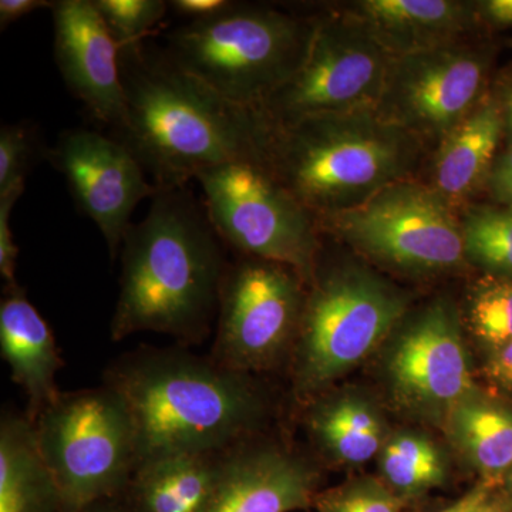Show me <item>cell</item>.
Wrapping results in <instances>:
<instances>
[{"mask_svg": "<svg viewBox=\"0 0 512 512\" xmlns=\"http://www.w3.org/2000/svg\"><path fill=\"white\" fill-rule=\"evenodd\" d=\"M120 60L126 111L114 138L160 190L228 161H262L269 126L259 111L224 99L144 43L121 49Z\"/></svg>", "mask_w": 512, "mask_h": 512, "instance_id": "cell-1", "label": "cell"}, {"mask_svg": "<svg viewBox=\"0 0 512 512\" xmlns=\"http://www.w3.org/2000/svg\"><path fill=\"white\" fill-rule=\"evenodd\" d=\"M120 293L110 336L140 332L200 342L218 315L227 265L204 205L185 187L158 190L121 245Z\"/></svg>", "mask_w": 512, "mask_h": 512, "instance_id": "cell-2", "label": "cell"}, {"mask_svg": "<svg viewBox=\"0 0 512 512\" xmlns=\"http://www.w3.org/2000/svg\"><path fill=\"white\" fill-rule=\"evenodd\" d=\"M104 384L133 421L140 463L222 453L249 440L265 416L264 394L251 375L181 349L127 353L111 363Z\"/></svg>", "mask_w": 512, "mask_h": 512, "instance_id": "cell-3", "label": "cell"}, {"mask_svg": "<svg viewBox=\"0 0 512 512\" xmlns=\"http://www.w3.org/2000/svg\"><path fill=\"white\" fill-rule=\"evenodd\" d=\"M419 156V137L367 109L269 126L262 163L319 222L406 180Z\"/></svg>", "mask_w": 512, "mask_h": 512, "instance_id": "cell-4", "label": "cell"}, {"mask_svg": "<svg viewBox=\"0 0 512 512\" xmlns=\"http://www.w3.org/2000/svg\"><path fill=\"white\" fill-rule=\"evenodd\" d=\"M318 20L232 2L168 33L163 52L224 99L259 111L302 66Z\"/></svg>", "mask_w": 512, "mask_h": 512, "instance_id": "cell-5", "label": "cell"}, {"mask_svg": "<svg viewBox=\"0 0 512 512\" xmlns=\"http://www.w3.org/2000/svg\"><path fill=\"white\" fill-rule=\"evenodd\" d=\"M306 292L293 377L312 396L359 365L392 335L406 299L379 275L356 265L315 271Z\"/></svg>", "mask_w": 512, "mask_h": 512, "instance_id": "cell-6", "label": "cell"}, {"mask_svg": "<svg viewBox=\"0 0 512 512\" xmlns=\"http://www.w3.org/2000/svg\"><path fill=\"white\" fill-rule=\"evenodd\" d=\"M32 421L64 512L124 494L140 456L133 421L109 386L60 393Z\"/></svg>", "mask_w": 512, "mask_h": 512, "instance_id": "cell-7", "label": "cell"}, {"mask_svg": "<svg viewBox=\"0 0 512 512\" xmlns=\"http://www.w3.org/2000/svg\"><path fill=\"white\" fill-rule=\"evenodd\" d=\"M222 242L244 256L295 269L311 282L318 266V221L261 160L228 161L195 177Z\"/></svg>", "mask_w": 512, "mask_h": 512, "instance_id": "cell-8", "label": "cell"}, {"mask_svg": "<svg viewBox=\"0 0 512 512\" xmlns=\"http://www.w3.org/2000/svg\"><path fill=\"white\" fill-rule=\"evenodd\" d=\"M379 264L409 274H439L466 259L463 228L434 190L404 180L319 221Z\"/></svg>", "mask_w": 512, "mask_h": 512, "instance_id": "cell-9", "label": "cell"}, {"mask_svg": "<svg viewBox=\"0 0 512 512\" xmlns=\"http://www.w3.org/2000/svg\"><path fill=\"white\" fill-rule=\"evenodd\" d=\"M392 57L355 16L319 18L298 72L259 113L269 126L323 114L376 109Z\"/></svg>", "mask_w": 512, "mask_h": 512, "instance_id": "cell-10", "label": "cell"}, {"mask_svg": "<svg viewBox=\"0 0 512 512\" xmlns=\"http://www.w3.org/2000/svg\"><path fill=\"white\" fill-rule=\"evenodd\" d=\"M303 284L295 269L265 259L244 256L227 266L212 359L245 375L274 365L298 338Z\"/></svg>", "mask_w": 512, "mask_h": 512, "instance_id": "cell-11", "label": "cell"}, {"mask_svg": "<svg viewBox=\"0 0 512 512\" xmlns=\"http://www.w3.org/2000/svg\"><path fill=\"white\" fill-rule=\"evenodd\" d=\"M485 76L483 53L466 43L392 57L376 110L420 140L441 141L477 106Z\"/></svg>", "mask_w": 512, "mask_h": 512, "instance_id": "cell-12", "label": "cell"}, {"mask_svg": "<svg viewBox=\"0 0 512 512\" xmlns=\"http://www.w3.org/2000/svg\"><path fill=\"white\" fill-rule=\"evenodd\" d=\"M456 306L437 299L396 333L386 357L394 396L407 409L447 417L474 390Z\"/></svg>", "mask_w": 512, "mask_h": 512, "instance_id": "cell-13", "label": "cell"}, {"mask_svg": "<svg viewBox=\"0 0 512 512\" xmlns=\"http://www.w3.org/2000/svg\"><path fill=\"white\" fill-rule=\"evenodd\" d=\"M45 156L66 178L77 207L99 227L116 258L138 202L153 198L160 188L147 180L120 141L97 131H64Z\"/></svg>", "mask_w": 512, "mask_h": 512, "instance_id": "cell-14", "label": "cell"}, {"mask_svg": "<svg viewBox=\"0 0 512 512\" xmlns=\"http://www.w3.org/2000/svg\"><path fill=\"white\" fill-rule=\"evenodd\" d=\"M52 12L56 62L64 82L94 119L114 130L126 111L119 43L94 0H59Z\"/></svg>", "mask_w": 512, "mask_h": 512, "instance_id": "cell-15", "label": "cell"}, {"mask_svg": "<svg viewBox=\"0 0 512 512\" xmlns=\"http://www.w3.org/2000/svg\"><path fill=\"white\" fill-rule=\"evenodd\" d=\"M319 474L305 457L276 444L244 441L225 451L207 512L308 510Z\"/></svg>", "mask_w": 512, "mask_h": 512, "instance_id": "cell-16", "label": "cell"}, {"mask_svg": "<svg viewBox=\"0 0 512 512\" xmlns=\"http://www.w3.org/2000/svg\"><path fill=\"white\" fill-rule=\"evenodd\" d=\"M474 9L458 0H363L352 16L387 55L400 57L461 42L473 28Z\"/></svg>", "mask_w": 512, "mask_h": 512, "instance_id": "cell-17", "label": "cell"}, {"mask_svg": "<svg viewBox=\"0 0 512 512\" xmlns=\"http://www.w3.org/2000/svg\"><path fill=\"white\" fill-rule=\"evenodd\" d=\"M0 350L13 382L29 399V419L57 399L56 375L63 367L55 335L19 285L0 302Z\"/></svg>", "mask_w": 512, "mask_h": 512, "instance_id": "cell-18", "label": "cell"}, {"mask_svg": "<svg viewBox=\"0 0 512 512\" xmlns=\"http://www.w3.org/2000/svg\"><path fill=\"white\" fill-rule=\"evenodd\" d=\"M224 454H174L143 461L124 491L128 507L134 512H207Z\"/></svg>", "mask_w": 512, "mask_h": 512, "instance_id": "cell-19", "label": "cell"}, {"mask_svg": "<svg viewBox=\"0 0 512 512\" xmlns=\"http://www.w3.org/2000/svg\"><path fill=\"white\" fill-rule=\"evenodd\" d=\"M505 131L503 107L481 101L440 141L434 161V190L451 205L488 177Z\"/></svg>", "mask_w": 512, "mask_h": 512, "instance_id": "cell-20", "label": "cell"}, {"mask_svg": "<svg viewBox=\"0 0 512 512\" xmlns=\"http://www.w3.org/2000/svg\"><path fill=\"white\" fill-rule=\"evenodd\" d=\"M0 512H64L29 416L6 413L0 421Z\"/></svg>", "mask_w": 512, "mask_h": 512, "instance_id": "cell-21", "label": "cell"}, {"mask_svg": "<svg viewBox=\"0 0 512 512\" xmlns=\"http://www.w3.org/2000/svg\"><path fill=\"white\" fill-rule=\"evenodd\" d=\"M447 423L481 483L501 485L512 464V410L474 392L451 410Z\"/></svg>", "mask_w": 512, "mask_h": 512, "instance_id": "cell-22", "label": "cell"}, {"mask_svg": "<svg viewBox=\"0 0 512 512\" xmlns=\"http://www.w3.org/2000/svg\"><path fill=\"white\" fill-rule=\"evenodd\" d=\"M309 429L320 448L340 463H366L384 446L382 419L360 394L345 393L315 403Z\"/></svg>", "mask_w": 512, "mask_h": 512, "instance_id": "cell-23", "label": "cell"}, {"mask_svg": "<svg viewBox=\"0 0 512 512\" xmlns=\"http://www.w3.org/2000/svg\"><path fill=\"white\" fill-rule=\"evenodd\" d=\"M383 481L400 497L426 493L447 478L446 460L427 437L402 433L384 443L379 453Z\"/></svg>", "mask_w": 512, "mask_h": 512, "instance_id": "cell-24", "label": "cell"}, {"mask_svg": "<svg viewBox=\"0 0 512 512\" xmlns=\"http://www.w3.org/2000/svg\"><path fill=\"white\" fill-rule=\"evenodd\" d=\"M461 228L466 258L490 276L512 279V208H476Z\"/></svg>", "mask_w": 512, "mask_h": 512, "instance_id": "cell-25", "label": "cell"}, {"mask_svg": "<svg viewBox=\"0 0 512 512\" xmlns=\"http://www.w3.org/2000/svg\"><path fill=\"white\" fill-rule=\"evenodd\" d=\"M468 325L493 352L512 340V279L488 275L474 288L468 303Z\"/></svg>", "mask_w": 512, "mask_h": 512, "instance_id": "cell-26", "label": "cell"}, {"mask_svg": "<svg viewBox=\"0 0 512 512\" xmlns=\"http://www.w3.org/2000/svg\"><path fill=\"white\" fill-rule=\"evenodd\" d=\"M316 512H402L403 501L383 480L363 477L318 493Z\"/></svg>", "mask_w": 512, "mask_h": 512, "instance_id": "cell-27", "label": "cell"}, {"mask_svg": "<svg viewBox=\"0 0 512 512\" xmlns=\"http://www.w3.org/2000/svg\"><path fill=\"white\" fill-rule=\"evenodd\" d=\"M121 49L144 43L170 8L164 0H94Z\"/></svg>", "mask_w": 512, "mask_h": 512, "instance_id": "cell-28", "label": "cell"}, {"mask_svg": "<svg viewBox=\"0 0 512 512\" xmlns=\"http://www.w3.org/2000/svg\"><path fill=\"white\" fill-rule=\"evenodd\" d=\"M36 151V133L29 126L6 124L0 128V194L25 185Z\"/></svg>", "mask_w": 512, "mask_h": 512, "instance_id": "cell-29", "label": "cell"}, {"mask_svg": "<svg viewBox=\"0 0 512 512\" xmlns=\"http://www.w3.org/2000/svg\"><path fill=\"white\" fill-rule=\"evenodd\" d=\"M23 191H25V185H19L5 194H0V275L5 281L6 288L18 285L16 264H18L19 247L13 239L10 214Z\"/></svg>", "mask_w": 512, "mask_h": 512, "instance_id": "cell-30", "label": "cell"}, {"mask_svg": "<svg viewBox=\"0 0 512 512\" xmlns=\"http://www.w3.org/2000/svg\"><path fill=\"white\" fill-rule=\"evenodd\" d=\"M488 184L495 200L504 207L512 208V148H508L500 157L495 158Z\"/></svg>", "mask_w": 512, "mask_h": 512, "instance_id": "cell-31", "label": "cell"}, {"mask_svg": "<svg viewBox=\"0 0 512 512\" xmlns=\"http://www.w3.org/2000/svg\"><path fill=\"white\" fill-rule=\"evenodd\" d=\"M488 379L512 396V340L503 348L490 352L487 367Z\"/></svg>", "mask_w": 512, "mask_h": 512, "instance_id": "cell-32", "label": "cell"}, {"mask_svg": "<svg viewBox=\"0 0 512 512\" xmlns=\"http://www.w3.org/2000/svg\"><path fill=\"white\" fill-rule=\"evenodd\" d=\"M168 3H170V8L184 18L190 19V22L191 20L211 18L232 5V2H228V0H173Z\"/></svg>", "mask_w": 512, "mask_h": 512, "instance_id": "cell-33", "label": "cell"}, {"mask_svg": "<svg viewBox=\"0 0 512 512\" xmlns=\"http://www.w3.org/2000/svg\"><path fill=\"white\" fill-rule=\"evenodd\" d=\"M55 2L47 0H2L0 2V29L5 30L12 23L25 18L40 9H52Z\"/></svg>", "mask_w": 512, "mask_h": 512, "instance_id": "cell-34", "label": "cell"}, {"mask_svg": "<svg viewBox=\"0 0 512 512\" xmlns=\"http://www.w3.org/2000/svg\"><path fill=\"white\" fill-rule=\"evenodd\" d=\"M481 18L495 26H512V0H487L476 6Z\"/></svg>", "mask_w": 512, "mask_h": 512, "instance_id": "cell-35", "label": "cell"}, {"mask_svg": "<svg viewBox=\"0 0 512 512\" xmlns=\"http://www.w3.org/2000/svg\"><path fill=\"white\" fill-rule=\"evenodd\" d=\"M491 494H493V487L481 483L476 488H473L470 493L463 495L456 503L451 504L450 507L437 512H473L474 508Z\"/></svg>", "mask_w": 512, "mask_h": 512, "instance_id": "cell-36", "label": "cell"}, {"mask_svg": "<svg viewBox=\"0 0 512 512\" xmlns=\"http://www.w3.org/2000/svg\"><path fill=\"white\" fill-rule=\"evenodd\" d=\"M83 512H134L128 507L126 501L120 503L117 498L103 500L100 503L93 504L92 507L86 508Z\"/></svg>", "mask_w": 512, "mask_h": 512, "instance_id": "cell-37", "label": "cell"}, {"mask_svg": "<svg viewBox=\"0 0 512 512\" xmlns=\"http://www.w3.org/2000/svg\"><path fill=\"white\" fill-rule=\"evenodd\" d=\"M473 512H510L504 507L500 500H495L493 494L488 495L485 500L474 508Z\"/></svg>", "mask_w": 512, "mask_h": 512, "instance_id": "cell-38", "label": "cell"}, {"mask_svg": "<svg viewBox=\"0 0 512 512\" xmlns=\"http://www.w3.org/2000/svg\"><path fill=\"white\" fill-rule=\"evenodd\" d=\"M501 107H503L505 131H508V136H510V147L512 148V87L507 93H505L504 103Z\"/></svg>", "mask_w": 512, "mask_h": 512, "instance_id": "cell-39", "label": "cell"}, {"mask_svg": "<svg viewBox=\"0 0 512 512\" xmlns=\"http://www.w3.org/2000/svg\"><path fill=\"white\" fill-rule=\"evenodd\" d=\"M501 488H503V498H501V503L504 504V507L507 508L508 511L512 510V464L510 470L505 474L503 483H501Z\"/></svg>", "mask_w": 512, "mask_h": 512, "instance_id": "cell-40", "label": "cell"}]
</instances>
